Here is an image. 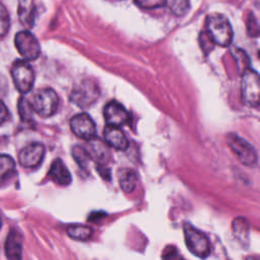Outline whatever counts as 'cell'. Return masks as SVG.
<instances>
[{
	"label": "cell",
	"instance_id": "29",
	"mask_svg": "<svg viewBox=\"0 0 260 260\" xmlns=\"http://www.w3.org/2000/svg\"><path fill=\"white\" fill-rule=\"evenodd\" d=\"M1 226H2V217H1V213H0V230H1Z\"/></svg>",
	"mask_w": 260,
	"mask_h": 260
},
{
	"label": "cell",
	"instance_id": "9",
	"mask_svg": "<svg viewBox=\"0 0 260 260\" xmlns=\"http://www.w3.org/2000/svg\"><path fill=\"white\" fill-rule=\"evenodd\" d=\"M70 128L77 137L85 140L95 136V124L86 113H80L71 118Z\"/></svg>",
	"mask_w": 260,
	"mask_h": 260
},
{
	"label": "cell",
	"instance_id": "13",
	"mask_svg": "<svg viewBox=\"0 0 260 260\" xmlns=\"http://www.w3.org/2000/svg\"><path fill=\"white\" fill-rule=\"evenodd\" d=\"M105 142L117 150H125L128 147V140L120 127L108 125L104 131Z\"/></svg>",
	"mask_w": 260,
	"mask_h": 260
},
{
	"label": "cell",
	"instance_id": "15",
	"mask_svg": "<svg viewBox=\"0 0 260 260\" xmlns=\"http://www.w3.org/2000/svg\"><path fill=\"white\" fill-rule=\"evenodd\" d=\"M22 251L21 235L16 230H11L6 238L5 253L9 259H20Z\"/></svg>",
	"mask_w": 260,
	"mask_h": 260
},
{
	"label": "cell",
	"instance_id": "8",
	"mask_svg": "<svg viewBox=\"0 0 260 260\" xmlns=\"http://www.w3.org/2000/svg\"><path fill=\"white\" fill-rule=\"evenodd\" d=\"M15 47L20 56L26 61L36 60L41 53V47L37 38L28 30H21L15 35Z\"/></svg>",
	"mask_w": 260,
	"mask_h": 260
},
{
	"label": "cell",
	"instance_id": "3",
	"mask_svg": "<svg viewBox=\"0 0 260 260\" xmlns=\"http://www.w3.org/2000/svg\"><path fill=\"white\" fill-rule=\"evenodd\" d=\"M243 102L250 107L257 108L260 102V79L256 71L247 68L243 71L241 82Z\"/></svg>",
	"mask_w": 260,
	"mask_h": 260
},
{
	"label": "cell",
	"instance_id": "19",
	"mask_svg": "<svg viewBox=\"0 0 260 260\" xmlns=\"http://www.w3.org/2000/svg\"><path fill=\"white\" fill-rule=\"evenodd\" d=\"M92 233V229L84 224H71L67 228V234L69 235V237L78 241H84L89 239Z\"/></svg>",
	"mask_w": 260,
	"mask_h": 260
},
{
	"label": "cell",
	"instance_id": "7",
	"mask_svg": "<svg viewBox=\"0 0 260 260\" xmlns=\"http://www.w3.org/2000/svg\"><path fill=\"white\" fill-rule=\"evenodd\" d=\"M99 87L95 82L91 80H82L75 85L71 91L70 100L77 107L85 108L93 104L99 98Z\"/></svg>",
	"mask_w": 260,
	"mask_h": 260
},
{
	"label": "cell",
	"instance_id": "18",
	"mask_svg": "<svg viewBox=\"0 0 260 260\" xmlns=\"http://www.w3.org/2000/svg\"><path fill=\"white\" fill-rule=\"evenodd\" d=\"M118 181L121 189L126 193H130L137 185V174L129 169L120 170L118 173Z\"/></svg>",
	"mask_w": 260,
	"mask_h": 260
},
{
	"label": "cell",
	"instance_id": "25",
	"mask_svg": "<svg viewBox=\"0 0 260 260\" xmlns=\"http://www.w3.org/2000/svg\"><path fill=\"white\" fill-rule=\"evenodd\" d=\"M235 59L237 60V65L240 71H245L247 68H249V58L246 55L245 52L241 51V50H235V52L233 53Z\"/></svg>",
	"mask_w": 260,
	"mask_h": 260
},
{
	"label": "cell",
	"instance_id": "5",
	"mask_svg": "<svg viewBox=\"0 0 260 260\" xmlns=\"http://www.w3.org/2000/svg\"><path fill=\"white\" fill-rule=\"evenodd\" d=\"M11 77L16 89L21 93L28 92L35 81V73L26 60H16L11 67Z\"/></svg>",
	"mask_w": 260,
	"mask_h": 260
},
{
	"label": "cell",
	"instance_id": "10",
	"mask_svg": "<svg viewBox=\"0 0 260 260\" xmlns=\"http://www.w3.org/2000/svg\"><path fill=\"white\" fill-rule=\"evenodd\" d=\"M44 155L45 146L40 142H31L19 151L18 160L23 168H36L42 162Z\"/></svg>",
	"mask_w": 260,
	"mask_h": 260
},
{
	"label": "cell",
	"instance_id": "26",
	"mask_svg": "<svg viewBox=\"0 0 260 260\" xmlns=\"http://www.w3.org/2000/svg\"><path fill=\"white\" fill-rule=\"evenodd\" d=\"M134 2L143 9H154L166 5L167 0H134Z\"/></svg>",
	"mask_w": 260,
	"mask_h": 260
},
{
	"label": "cell",
	"instance_id": "23",
	"mask_svg": "<svg viewBox=\"0 0 260 260\" xmlns=\"http://www.w3.org/2000/svg\"><path fill=\"white\" fill-rule=\"evenodd\" d=\"M72 156L80 167H85L87 161L89 160V157L86 153L84 146H80V145H76L75 147H73Z\"/></svg>",
	"mask_w": 260,
	"mask_h": 260
},
{
	"label": "cell",
	"instance_id": "12",
	"mask_svg": "<svg viewBox=\"0 0 260 260\" xmlns=\"http://www.w3.org/2000/svg\"><path fill=\"white\" fill-rule=\"evenodd\" d=\"M84 148L89 159L100 165H104L109 159L110 151L108 148V144L103 140L96 138L95 136L87 140V143L84 145Z\"/></svg>",
	"mask_w": 260,
	"mask_h": 260
},
{
	"label": "cell",
	"instance_id": "4",
	"mask_svg": "<svg viewBox=\"0 0 260 260\" xmlns=\"http://www.w3.org/2000/svg\"><path fill=\"white\" fill-rule=\"evenodd\" d=\"M184 238L186 247L193 255L199 258H205L209 255V241L201 231L187 223L184 225Z\"/></svg>",
	"mask_w": 260,
	"mask_h": 260
},
{
	"label": "cell",
	"instance_id": "22",
	"mask_svg": "<svg viewBox=\"0 0 260 260\" xmlns=\"http://www.w3.org/2000/svg\"><path fill=\"white\" fill-rule=\"evenodd\" d=\"M166 4L175 15L185 14L190 7L189 0H167Z\"/></svg>",
	"mask_w": 260,
	"mask_h": 260
},
{
	"label": "cell",
	"instance_id": "16",
	"mask_svg": "<svg viewBox=\"0 0 260 260\" xmlns=\"http://www.w3.org/2000/svg\"><path fill=\"white\" fill-rule=\"evenodd\" d=\"M36 6L32 0H19L18 1V17L20 22L26 28H30L35 22Z\"/></svg>",
	"mask_w": 260,
	"mask_h": 260
},
{
	"label": "cell",
	"instance_id": "21",
	"mask_svg": "<svg viewBox=\"0 0 260 260\" xmlns=\"http://www.w3.org/2000/svg\"><path fill=\"white\" fill-rule=\"evenodd\" d=\"M32 108L30 106V103L28 100H26L24 96L20 98L18 100V113L19 117L23 122L30 121L32 118Z\"/></svg>",
	"mask_w": 260,
	"mask_h": 260
},
{
	"label": "cell",
	"instance_id": "2",
	"mask_svg": "<svg viewBox=\"0 0 260 260\" xmlns=\"http://www.w3.org/2000/svg\"><path fill=\"white\" fill-rule=\"evenodd\" d=\"M29 103L35 113L43 118H48L56 113L59 98L54 89L42 88L34 93Z\"/></svg>",
	"mask_w": 260,
	"mask_h": 260
},
{
	"label": "cell",
	"instance_id": "17",
	"mask_svg": "<svg viewBox=\"0 0 260 260\" xmlns=\"http://www.w3.org/2000/svg\"><path fill=\"white\" fill-rule=\"evenodd\" d=\"M15 174L16 167L13 158L7 154H0V187L8 184Z\"/></svg>",
	"mask_w": 260,
	"mask_h": 260
},
{
	"label": "cell",
	"instance_id": "20",
	"mask_svg": "<svg viewBox=\"0 0 260 260\" xmlns=\"http://www.w3.org/2000/svg\"><path fill=\"white\" fill-rule=\"evenodd\" d=\"M248 228L249 226L246 218H243V217L235 218L233 222V231H234L235 237H237L240 241L245 242V239L248 238V233H249Z\"/></svg>",
	"mask_w": 260,
	"mask_h": 260
},
{
	"label": "cell",
	"instance_id": "11",
	"mask_svg": "<svg viewBox=\"0 0 260 260\" xmlns=\"http://www.w3.org/2000/svg\"><path fill=\"white\" fill-rule=\"evenodd\" d=\"M104 117L108 125L115 127H121L129 121V113L117 101H111L105 106Z\"/></svg>",
	"mask_w": 260,
	"mask_h": 260
},
{
	"label": "cell",
	"instance_id": "28",
	"mask_svg": "<svg viewBox=\"0 0 260 260\" xmlns=\"http://www.w3.org/2000/svg\"><path fill=\"white\" fill-rule=\"evenodd\" d=\"M9 120V112L5 104L0 100V126Z\"/></svg>",
	"mask_w": 260,
	"mask_h": 260
},
{
	"label": "cell",
	"instance_id": "1",
	"mask_svg": "<svg viewBox=\"0 0 260 260\" xmlns=\"http://www.w3.org/2000/svg\"><path fill=\"white\" fill-rule=\"evenodd\" d=\"M206 34L214 43L221 47H228L233 40V28L229 19L219 13L209 14L206 18Z\"/></svg>",
	"mask_w": 260,
	"mask_h": 260
},
{
	"label": "cell",
	"instance_id": "24",
	"mask_svg": "<svg viewBox=\"0 0 260 260\" xmlns=\"http://www.w3.org/2000/svg\"><path fill=\"white\" fill-rule=\"evenodd\" d=\"M9 15L3 4L0 3V38L4 37L9 29Z\"/></svg>",
	"mask_w": 260,
	"mask_h": 260
},
{
	"label": "cell",
	"instance_id": "27",
	"mask_svg": "<svg viewBox=\"0 0 260 260\" xmlns=\"http://www.w3.org/2000/svg\"><path fill=\"white\" fill-rule=\"evenodd\" d=\"M200 44L202 46V50H212L214 43L211 41V39L208 37L206 31H203L200 36Z\"/></svg>",
	"mask_w": 260,
	"mask_h": 260
},
{
	"label": "cell",
	"instance_id": "6",
	"mask_svg": "<svg viewBox=\"0 0 260 260\" xmlns=\"http://www.w3.org/2000/svg\"><path fill=\"white\" fill-rule=\"evenodd\" d=\"M226 142L243 165L248 167L256 165L257 152L253 145L247 140L235 133H231L226 136Z\"/></svg>",
	"mask_w": 260,
	"mask_h": 260
},
{
	"label": "cell",
	"instance_id": "14",
	"mask_svg": "<svg viewBox=\"0 0 260 260\" xmlns=\"http://www.w3.org/2000/svg\"><path fill=\"white\" fill-rule=\"evenodd\" d=\"M48 176L53 182L61 186L69 185L72 180L67 167L64 165V162L60 158H56L53 160L49 169Z\"/></svg>",
	"mask_w": 260,
	"mask_h": 260
}]
</instances>
